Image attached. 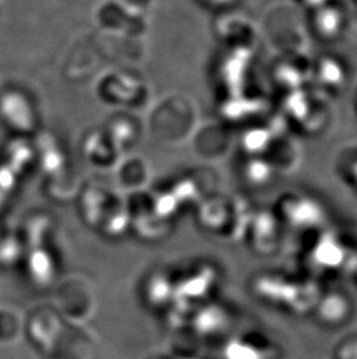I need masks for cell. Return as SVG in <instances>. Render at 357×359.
Wrapping results in <instances>:
<instances>
[{
    "instance_id": "1",
    "label": "cell",
    "mask_w": 357,
    "mask_h": 359,
    "mask_svg": "<svg viewBox=\"0 0 357 359\" xmlns=\"http://www.w3.org/2000/svg\"><path fill=\"white\" fill-rule=\"evenodd\" d=\"M310 29L323 43H334L344 36L349 24L347 11L341 4L327 1L310 12Z\"/></svg>"
},
{
    "instance_id": "2",
    "label": "cell",
    "mask_w": 357,
    "mask_h": 359,
    "mask_svg": "<svg viewBox=\"0 0 357 359\" xmlns=\"http://www.w3.org/2000/svg\"><path fill=\"white\" fill-rule=\"evenodd\" d=\"M319 84L330 91H339L346 84V67L337 58L326 56L319 60L314 68Z\"/></svg>"
},
{
    "instance_id": "3",
    "label": "cell",
    "mask_w": 357,
    "mask_h": 359,
    "mask_svg": "<svg viewBox=\"0 0 357 359\" xmlns=\"http://www.w3.org/2000/svg\"><path fill=\"white\" fill-rule=\"evenodd\" d=\"M347 168L348 175L357 185V151L351 156V160L348 161Z\"/></svg>"
}]
</instances>
